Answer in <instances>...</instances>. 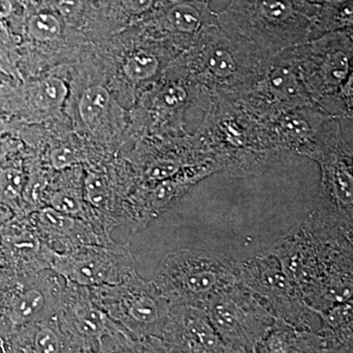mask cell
Instances as JSON below:
<instances>
[{
    "instance_id": "obj_1",
    "label": "cell",
    "mask_w": 353,
    "mask_h": 353,
    "mask_svg": "<svg viewBox=\"0 0 353 353\" xmlns=\"http://www.w3.org/2000/svg\"><path fill=\"white\" fill-rule=\"evenodd\" d=\"M352 238L304 220L270 248L313 313L352 301Z\"/></svg>"
},
{
    "instance_id": "obj_2",
    "label": "cell",
    "mask_w": 353,
    "mask_h": 353,
    "mask_svg": "<svg viewBox=\"0 0 353 353\" xmlns=\"http://www.w3.org/2000/svg\"><path fill=\"white\" fill-rule=\"evenodd\" d=\"M196 134L219 173L255 176L279 162L265 139L261 121L229 99L211 95Z\"/></svg>"
},
{
    "instance_id": "obj_3",
    "label": "cell",
    "mask_w": 353,
    "mask_h": 353,
    "mask_svg": "<svg viewBox=\"0 0 353 353\" xmlns=\"http://www.w3.org/2000/svg\"><path fill=\"white\" fill-rule=\"evenodd\" d=\"M270 55L215 25L185 50L181 70L208 94L234 101L254 82Z\"/></svg>"
},
{
    "instance_id": "obj_4",
    "label": "cell",
    "mask_w": 353,
    "mask_h": 353,
    "mask_svg": "<svg viewBox=\"0 0 353 353\" xmlns=\"http://www.w3.org/2000/svg\"><path fill=\"white\" fill-rule=\"evenodd\" d=\"M352 119L330 118L299 153L321 172L319 192L305 219L347 232L353 231Z\"/></svg>"
},
{
    "instance_id": "obj_5",
    "label": "cell",
    "mask_w": 353,
    "mask_h": 353,
    "mask_svg": "<svg viewBox=\"0 0 353 353\" xmlns=\"http://www.w3.org/2000/svg\"><path fill=\"white\" fill-rule=\"evenodd\" d=\"M319 6L309 0H230L217 21L224 31L276 54L311 41Z\"/></svg>"
},
{
    "instance_id": "obj_6",
    "label": "cell",
    "mask_w": 353,
    "mask_h": 353,
    "mask_svg": "<svg viewBox=\"0 0 353 353\" xmlns=\"http://www.w3.org/2000/svg\"><path fill=\"white\" fill-rule=\"evenodd\" d=\"M352 41L345 30L289 50L311 101L332 117L353 118Z\"/></svg>"
},
{
    "instance_id": "obj_7",
    "label": "cell",
    "mask_w": 353,
    "mask_h": 353,
    "mask_svg": "<svg viewBox=\"0 0 353 353\" xmlns=\"http://www.w3.org/2000/svg\"><path fill=\"white\" fill-rule=\"evenodd\" d=\"M236 282L238 262L220 253L194 250L166 255L152 281L171 305L199 308L221 290Z\"/></svg>"
},
{
    "instance_id": "obj_8",
    "label": "cell",
    "mask_w": 353,
    "mask_h": 353,
    "mask_svg": "<svg viewBox=\"0 0 353 353\" xmlns=\"http://www.w3.org/2000/svg\"><path fill=\"white\" fill-rule=\"evenodd\" d=\"M201 309L233 352L255 350L275 321L263 304L240 282L221 290Z\"/></svg>"
},
{
    "instance_id": "obj_9",
    "label": "cell",
    "mask_w": 353,
    "mask_h": 353,
    "mask_svg": "<svg viewBox=\"0 0 353 353\" xmlns=\"http://www.w3.org/2000/svg\"><path fill=\"white\" fill-rule=\"evenodd\" d=\"M238 265L239 282L254 294L275 319L299 329L312 330V311L304 301L299 285L274 253L268 250Z\"/></svg>"
},
{
    "instance_id": "obj_10",
    "label": "cell",
    "mask_w": 353,
    "mask_h": 353,
    "mask_svg": "<svg viewBox=\"0 0 353 353\" xmlns=\"http://www.w3.org/2000/svg\"><path fill=\"white\" fill-rule=\"evenodd\" d=\"M234 102L259 119L314 104L289 50L271 54L254 82Z\"/></svg>"
},
{
    "instance_id": "obj_11",
    "label": "cell",
    "mask_w": 353,
    "mask_h": 353,
    "mask_svg": "<svg viewBox=\"0 0 353 353\" xmlns=\"http://www.w3.org/2000/svg\"><path fill=\"white\" fill-rule=\"evenodd\" d=\"M112 290L113 301H103L99 307L134 338L161 339L172 305L153 283L134 272Z\"/></svg>"
},
{
    "instance_id": "obj_12",
    "label": "cell",
    "mask_w": 353,
    "mask_h": 353,
    "mask_svg": "<svg viewBox=\"0 0 353 353\" xmlns=\"http://www.w3.org/2000/svg\"><path fill=\"white\" fill-rule=\"evenodd\" d=\"M50 268L74 284L85 287L119 285L134 273L126 246L81 245L65 253L48 252Z\"/></svg>"
},
{
    "instance_id": "obj_13",
    "label": "cell",
    "mask_w": 353,
    "mask_h": 353,
    "mask_svg": "<svg viewBox=\"0 0 353 353\" xmlns=\"http://www.w3.org/2000/svg\"><path fill=\"white\" fill-rule=\"evenodd\" d=\"M161 339L171 353H233L203 309L194 306L172 305Z\"/></svg>"
},
{
    "instance_id": "obj_14",
    "label": "cell",
    "mask_w": 353,
    "mask_h": 353,
    "mask_svg": "<svg viewBox=\"0 0 353 353\" xmlns=\"http://www.w3.org/2000/svg\"><path fill=\"white\" fill-rule=\"evenodd\" d=\"M158 27L175 37L183 50H189L208 28L218 25L217 13L209 3L196 0H169L157 17Z\"/></svg>"
},
{
    "instance_id": "obj_15",
    "label": "cell",
    "mask_w": 353,
    "mask_h": 353,
    "mask_svg": "<svg viewBox=\"0 0 353 353\" xmlns=\"http://www.w3.org/2000/svg\"><path fill=\"white\" fill-rule=\"evenodd\" d=\"M21 330L14 347L15 353L80 352L75 350V345L64 333L57 318H44Z\"/></svg>"
},
{
    "instance_id": "obj_16",
    "label": "cell",
    "mask_w": 353,
    "mask_h": 353,
    "mask_svg": "<svg viewBox=\"0 0 353 353\" xmlns=\"http://www.w3.org/2000/svg\"><path fill=\"white\" fill-rule=\"evenodd\" d=\"M321 320L317 332L321 353H353L352 301L315 312Z\"/></svg>"
},
{
    "instance_id": "obj_17",
    "label": "cell",
    "mask_w": 353,
    "mask_h": 353,
    "mask_svg": "<svg viewBox=\"0 0 353 353\" xmlns=\"http://www.w3.org/2000/svg\"><path fill=\"white\" fill-rule=\"evenodd\" d=\"M257 353H321L319 338L313 330L299 329L275 319L259 343Z\"/></svg>"
},
{
    "instance_id": "obj_18",
    "label": "cell",
    "mask_w": 353,
    "mask_h": 353,
    "mask_svg": "<svg viewBox=\"0 0 353 353\" xmlns=\"http://www.w3.org/2000/svg\"><path fill=\"white\" fill-rule=\"evenodd\" d=\"M48 307L46 294L39 288H32L14 297L7 308L6 317L12 328L21 330L44 319Z\"/></svg>"
},
{
    "instance_id": "obj_19",
    "label": "cell",
    "mask_w": 353,
    "mask_h": 353,
    "mask_svg": "<svg viewBox=\"0 0 353 353\" xmlns=\"http://www.w3.org/2000/svg\"><path fill=\"white\" fill-rule=\"evenodd\" d=\"M352 29V0H331L320 3L313 25L312 39L329 32Z\"/></svg>"
},
{
    "instance_id": "obj_20",
    "label": "cell",
    "mask_w": 353,
    "mask_h": 353,
    "mask_svg": "<svg viewBox=\"0 0 353 353\" xmlns=\"http://www.w3.org/2000/svg\"><path fill=\"white\" fill-rule=\"evenodd\" d=\"M109 339L108 345L104 341L102 343L101 348L104 353H171L162 339L134 338L123 328Z\"/></svg>"
},
{
    "instance_id": "obj_21",
    "label": "cell",
    "mask_w": 353,
    "mask_h": 353,
    "mask_svg": "<svg viewBox=\"0 0 353 353\" xmlns=\"http://www.w3.org/2000/svg\"><path fill=\"white\" fill-rule=\"evenodd\" d=\"M161 59L154 51L139 48L132 51L125 60L123 73L134 85L150 82L159 73Z\"/></svg>"
},
{
    "instance_id": "obj_22",
    "label": "cell",
    "mask_w": 353,
    "mask_h": 353,
    "mask_svg": "<svg viewBox=\"0 0 353 353\" xmlns=\"http://www.w3.org/2000/svg\"><path fill=\"white\" fill-rule=\"evenodd\" d=\"M37 226L48 236H78L79 230L82 227L81 222L72 216L58 212L54 209L46 206L38 211L36 215Z\"/></svg>"
},
{
    "instance_id": "obj_23",
    "label": "cell",
    "mask_w": 353,
    "mask_h": 353,
    "mask_svg": "<svg viewBox=\"0 0 353 353\" xmlns=\"http://www.w3.org/2000/svg\"><path fill=\"white\" fill-rule=\"evenodd\" d=\"M110 94L101 85H92L83 92L79 104L81 119L87 126H92L108 108Z\"/></svg>"
},
{
    "instance_id": "obj_24",
    "label": "cell",
    "mask_w": 353,
    "mask_h": 353,
    "mask_svg": "<svg viewBox=\"0 0 353 353\" xmlns=\"http://www.w3.org/2000/svg\"><path fill=\"white\" fill-rule=\"evenodd\" d=\"M68 88L60 79L50 77L39 83L37 88L36 101L39 109H53L60 108L66 101Z\"/></svg>"
},
{
    "instance_id": "obj_25",
    "label": "cell",
    "mask_w": 353,
    "mask_h": 353,
    "mask_svg": "<svg viewBox=\"0 0 353 353\" xmlns=\"http://www.w3.org/2000/svg\"><path fill=\"white\" fill-rule=\"evenodd\" d=\"M26 185L24 173L17 167L0 168V201L6 205L17 203Z\"/></svg>"
},
{
    "instance_id": "obj_26",
    "label": "cell",
    "mask_w": 353,
    "mask_h": 353,
    "mask_svg": "<svg viewBox=\"0 0 353 353\" xmlns=\"http://www.w3.org/2000/svg\"><path fill=\"white\" fill-rule=\"evenodd\" d=\"M28 34L38 41H55L61 36L62 26L57 16L50 13H38L28 21Z\"/></svg>"
},
{
    "instance_id": "obj_27",
    "label": "cell",
    "mask_w": 353,
    "mask_h": 353,
    "mask_svg": "<svg viewBox=\"0 0 353 353\" xmlns=\"http://www.w3.org/2000/svg\"><path fill=\"white\" fill-rule=\"evenodd\" d=\"M85 199L90 205L103 208L108 205L110 192L108 179L97 172H90L85 179Z\"/></svg>"
},
{
    "instance_id": "obj_28",
    "label": "cell",
    "mask_w": 353,
    "mask_h": 353,
    "mask_svg": "<svg viewBox=\"0 0 353 353\" xmlns=\"http://www.w3.org/2000/svg\"><path fill=\"white\" fill-rule=\"evenodd\" d=\"M48 206L58 212L72 217L81 215L83 210L80 194L72 190H61L52 192L48 199Z\"/></svg>"
},
{
    "instance_id": "obj_29",
    "label": "cell",
    "mask_w": 353,
    "mask_h": 353,
    "mask_svg": "<svg viewBox=\"0 0 353 353\" xmlns=\"http://www.w3.org/2000/svg\"><path fill=\"white\" fill-rule=\"evenodd\" d=\"M80 162V155L70 146H59L50 153V163L55 170H64Z\"/></svg>"
},
{
    "instance_id": "obj_30",
    "label": "cell",
    "mask_w": 353,
    "mask_h": 353,
    "mask_svg": "<svg viewBox=\"0 0 353 353\" xmlns=\"http://www.w3.org/2000/svg\"><path fill=\"white\" fill-rule=\"evenodd\" d=\"M120 4L128 15L141 17L152 13L157 6V0H120Z\"/></svg>"
},
{
    "instance_id": "obj_31",
    "label": "cell",
    "mask_w": 353,
    "mask_h": 353,
    "mask_svg": "<svg viewBox=\"0 0 353 353\" xmlns=\"http://www.w3.org/2000/svg\"><path fill=\"white\" fill-rule=\"evenodd\" d=\"M22 143L11 137H0V161L20 152Z\"/></svg>"
},
{
    "instance_id": "obj_32",
    "label": "cell",
    "mask_w": 353,
    "mask_h": 353,
    "mask_svg": "<svg viewBox=\"0 0 353 353\" xmlns=\"http://www.w3.org/2000/svg\"><path fill=\"white\" fill-rule=\"evenodd\" d=\"M58 10L67 18H73L82 7V0H55Z\"/></svg>"
},
{
    "instance_id": "obj_33",
    "label": "cell",
    "mask_w": 353,
    "mask_h": 353,
    "mask_svg": "<svg viewBox=\"0 0 353 353\" xmlns=\"http://www.w3.org/2000/svg\"><path fill=\"white\" fill-rule=\"evenodd\" d=\"M13 11V0H0V20L8 19Z\"/></svg>"
},
{
    "instance_id": "obj_34",
    "label": "cell",
    "mask_w": 353,
    "mask_h": 353,
    "mask_svg": "<svg viewBox=\"0 0 353 353\" xmlns=\"http://www.w3.org/2000/svg\"><path fill=\"white\" fill-rule=\"evenodd\" d=\"M11 216L12 214H11V211L8 206L0 202V228L10 220Z\"/></svg>"
},
{
    "instance_id": "obj_35",
    "label": "cell",
    "mask_w": 353,
    "mask_h": 353,
    "mask_svg": "<svg viewBox=\"0 0 353 353\" xmlns=\"http://www.w3.org/2000/svg\"><path fill=\"white\" fill-rule=\"evenodd\" d=\"M11 129H12V126H11L10 123L0 117V137L6 136L7 134L10 132Z\"/></svg>"
},
{
    "instance_id": "obj_36",
    "label": "cell",
    "mask_w": 353,
    "mask_h": 353,
    "mask_svg": "<svg viewBox=\"0 0 353 353\" xmlns=\"http://www.w3.org/2000/svg\"><path fill=\"white\" fill-rule=\"evenodd\" d=\"M233 353H257L255 350H236V352H233Z\"/></svg>"
},
{
    "instance_id": "obj_37",
    "label": "cell",
    "mask_w": 353,
    "mask_h": 353,
    "mask_svg": "<svg viewBox=\"0 0 353 353\" xmlns=\"http://www.w3.org/2000/svg\"><path fill=\"white\" fill-rule=\"evenodd\" d=\"M309 1L313 2V3H323V2L331 1V0H309Z\"/></svg>"
},
{
    "instance_id": "obj_38",
    "label": "cell",
    "mask_w": 353,
    "mask_h": 353,
    "mask_svg": "<svg viewBox=\"0 0 353 353\" xmlns=\"http://www.w3.org/2000/svg\"><path fill=\"white\" fill-rule=\"evenodd\" d=\"M196 1H201L204 2V3H209V1H210V0H196Z\"/></svg>"
}]
</instances>
